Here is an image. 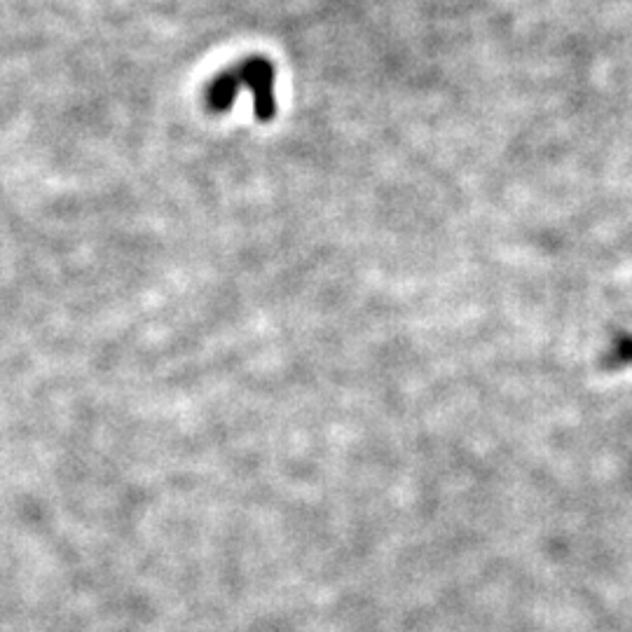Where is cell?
Returning <instances> with one entry per match:
<instances>
[{
	"label": "cell",
	"instance_id": "6da1fadb",
	"mask_svg": "<svg viewBox=\"0 0 632 632\" xmlns=\"http://www.w3.org/2000/svg\"><path fill=\"white\" fill-rule=\"evenodd\" d=\"M242 89H249L256 101V111L260 118H270L277 108L274 99V68L265 59H246L237 68H230L218 75L209 89V106L214 111H225L232 106Z\"/></svg>",
	"mask_w": 632,
	"mask_h": 632
}]
</instances>
